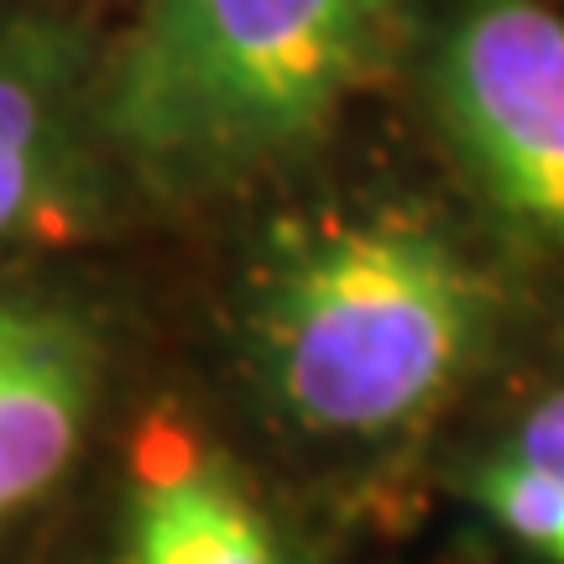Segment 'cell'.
<instances>
[{
	"label": "cell",
	"mask_w": 564,
	"mask_h": 564,
	"mask_svg": "<svg viewBox=\"0 0 564 564\" xmlns=\"http://www.w3.org/2000/svg\"><path fill=\"white\" fill-rule=\"evenodd\" d=\"M403 0H141L105 53V141L167 183L314 147L387 63Z\"/></svg>",
	"instance_id": "obj_1"
},
{
	"label": "cell",
	"mask_w": 564,
	"mask_h": 564,
	"mask_svg": "<svg viewBox=\"0 0 564 564\" xmlns=\"http://www.w3.org/2000/svg\"><path fill=\"white\" fill-rule=\"evenodd\" d=\"M486 293L465 257L403 215L319 225L262 288V350L282 403L319 434H392L455 387Z\"/></svg>",
	"instance_id": "obj_2"
},
{
	"label": "cell",
	"mask_w": 564,
	"mask_h": 564,
	"mask_svg": "<svg viewBox=\"0 0 564 564\" xmlns=\"http://www.w3.org/2000/svg\"><path fill=\"white\" fill-rule=\"evenodd\" d=\"M429 95L465 167L564 251V17L544 0H455L429 37Z\"/></svg>",
	"instance_id": "obj_3"
},
{
	"label": "cell",
	"mask_w": 564,
	"mask_h": 564,
	"mask_svg": "<svg viewBox=\"0 0 564 564\" xmlns=\"http://www.w3.org/2000/svg\"><path fill=\"white\" fill-rule=\"evenodd\" d=\"M100 95L105 58L74 21L0 0V246L58 241L84 220L105 141Z\"/></svg>",
	"instance_id": "obj_4"
},
{
	"label": "cell",
	"mask_w": 564,
	"mask_h": 564,
	"mask_svg": "<svg viewBox=\"0 0 564 564\" xmlns=\"http://www.w3.org/2000/svg\"><path fill=\"white\" fill-rule=\"evenodd\" d=\"M95 398V340L32 299L0 293V523L74 465Z\"/></svg>",
	"instance_id": "obj_5"
},
{
	"label": "cell",
	"mask_w": 564,
	"mask_h": 564,
	"mask_svg": "<svg viewBox=\"0 0 564 564\" xmlns=\"http://www.w3.org/2000/svg\"><path fill=\"white\" fill-rule=\"evenodd\" d=\"M121 564H282L267 518L204 455L141 460Z\"/></svg>",
	"instance_id": "obj_6"
},
{
	"label": "cell",
	"mask_w": 564,
	"mask_h": 564,
	"mask_svg": "<svg viewBox=\"0 0 564 564\" xmlns=\"http://www.w3.org/2000/svg\"><path fill=\"white\" fill-rule=\"evenodd\" d=\"M476 491L518 544L564 564V387L528 408L512 440L486 460Z\"/></svg>",
	"instance_id": "obj_7"
}]
</instances>
